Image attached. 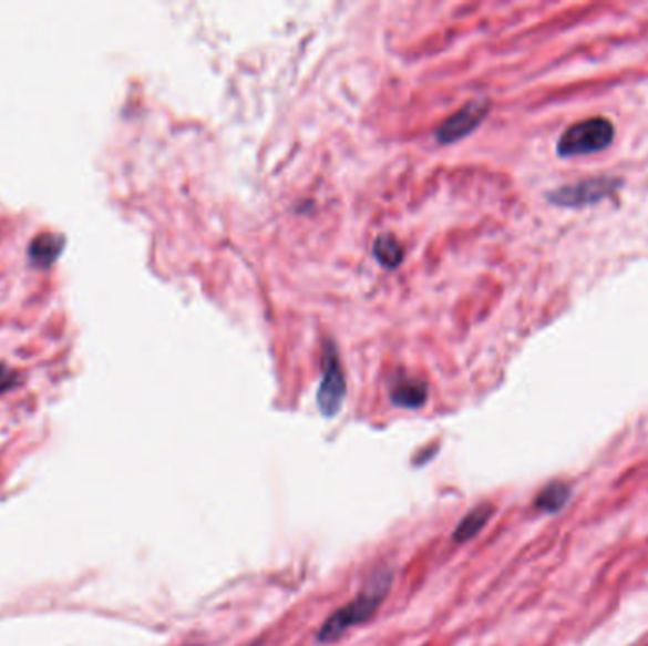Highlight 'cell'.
Listing matches in <instances>:
<instances>
[{
	"mask_svg": "<svg viewBox=\"0 0 648 646\" xmlns=\"http://www.w3.org/2000/svg\"><path fill=\"white\" fill-rule=\"evenodd\" d=\"M393 586V573L391 568H380L376 571L367 584L362 587L357 597L346 607L336 611L325 624H322L317 640L319 643H335L340 639L341 635L348 632L349 627L359 626L364 622L370 621L376 611L381 607V603L385 601L387 595L391 592Z\"/></svg>",
	"mask_w": 648,
	"mask_h": 646,
	"instance_id": "6da1fadb",
	"label": "cell"
},
{
	"mask_svg": "<svg viewBox=\"0 0 648 646\" xmlns=\"http://www.w3.org/2000/svg\"><path fill=\"white\" fill-rule=\"evenodd\" d=\"M615 125L607 117L580 120L564 131L557 143V156L575 157L607 151L615 141Z\"/></svg>",
	"mask_w": 648,
	"mask_h": 646,
	"instance_id": "7a4b0ae2",
	"label": "cell"
},
{
	"mask_svg": "<svg viewBox=\"0 0 648 646\" xmlns=\"http://www.w3.org/2000/svg\"><path fill=\"white\" fill-rule=\"evenodd\" d=\"M623 186V181L616 176H592L580 183L567 184L562 188L552 189L548 202L557 207L567 209H580L588 205L601 203L607 197L615 196L616 189Z\"/></svg>",
	"mask_w": 648,
	"mask_h": 646,
	"instance_id": "3957f363",
	"label": "cell"
},
{
	"mask_svg": "<svg viewBox=\"0 0 648 646\" xmlns=\"http://www.w3.org/2000/svg\"><path fill=\"white\" fill-rule=\"evenodd\" d=\"M348 394V381L341 368L340 357L332 341H328L322 355V378L317 391V404L325 418H335Z\"/></svg>",
	"mask_w": 648,
	"mask_h": 646,
	"instance_id": "277c9868",
	"label": "cell"
},
{
	"mask_svg": "<svg viewBox=\"0 0 648 646\" xmlns=\"http://www.w3.org/2000/svg\"><path fill=\"white\" fill-rule=\"evenodd\" d=\"M490 101L487 99H474L469 105L463 106L461 111L455 112L453 116L448 117L444 124L440 125L436 131L439 143H455L459 139L466 137L469 133L476 130L484 117L490 114Z\"/></svg>",
	"mask_w": 648,
	"mask_h": 646,
	"instance_id": "5b68a950",
	"label": "cell"
},
{
	"mask_svg": "<svg viewBox=\"0 0 648 646\" xmlns=\"http://www.w3.org/2000/svg\"><path fill=\"white\" fill-rule=\"evenodd\" d=\"M65 248V237L58 234H40L29 245V260L37 268H50Z\"/></svg>",
	"mask_w": 648,
	"mask_h": 646,
	"instance_id": "8992f818",
	"label": "cell"
},
{
	"mask_svg": "<svg viewBox=\"0 0 648 646\" xmlns=\"http://www.w3.org/2000/svg\"><path fill=\"white\" fill-rule=\"evenodd\" d=\"M391 400L400 408H421L426 400V386L418 379L399 376L391 386Z\"/></svg>",
	"mask_w": 648,
	"mask_h": 646,
	"instance_id": "52a82bcc",
	"label": "cell"
},
{
	"mask_svg": "<svg viewBox=\"0 0 648 646\" xmlns=\"http://www.w3.org/2000/svg\"><path fill=\"white\" fill-rule=\"evenodd\" d=\"M493 514H495L493 504L482 503L479 504V506H474V509H472L471 512L459 522L455 531H453V541L463 544V542H469L471 539H474V536L480 535L482 529H484L485 525H487V522L492 520Z\"/></svg>",
	"mask_w": 648,
	"mask_h": 646,
	"instance_id": "ba28073f",
	"label": "cell"
},
{
	"mask_svg": "<svg viewBox=\"0 0 648 646\" xmlns=\"http://www.w3.org/2000/svg\"><path fill=\"white\" fill-rule=\"evenodd\" d=\"M570 485L569 483L551 482L538 493L535 499V509L546 514H557L559 510H564L565 504L569 503Z\"/></svg>",
	"mask_w": 648,
	"mask_h": 646,
	"instance_id": "9c48e42d",
	"label": "cell"
},
{
	"mask_svg": "<svg viewBox=\"0 0 648 646\" xmlns=\"http://www.w3.org/2000/svg\"><path fill=\"white\" fill-rule=\"evenodd\" d=\"M373 256L378 258L381 266L393 269L404 258V248H402V245H400L399 239L394 235L383 234L373 243Z\"/></svg>",
	"mask_w": 648,
	"mask_h": 646,
	"instance_id": "30bf717a",
	"label": "cell"
},
{
	"mask_svg": "<svg viewBox=\"0 0 648 646\" xmlns=\"http://www.w3.org/2000/svg\"><path fill=\"white\" fill-rule=\"evenodd\" d=\"M16 383V372L10 370L7 365H0V392L7 391Z\"/></svg>",
	"mask_w": 648,
	"mask_h": 646,
	"instance_id": "8fae6325",
	"label": "cell"
},
{
	"mask_svg": "<svg viewBox=\"0 0 648 646\" xmlns=\"http://www.w3.org/2000/svg\"><path fill=\"white\" fill-rule=\"evenodd\" d=\"M192 646V645H191Z\"/></svg>",
	"mask_w": 648,
	"mask_h": 646,
	"instance_id": "7c38bea8",
	"label": "cell"
}]
</instances>
